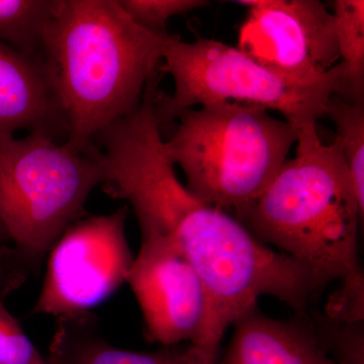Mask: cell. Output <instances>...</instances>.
I'll list each match as a JSON object with an SVG mask.
<instances>
[{
    "label": "cell",
    "mask_w": 364,
    "mask_h": 364,
    "mask_svg": "<svg viewBox=\"0 0 364 364\" xmlns=\"http://www.w3.org/2000/svg\"><path fill=\"white\" fill-rule=\"evenodd\" d=\"M167 36L136 25L119 0H58L40 63L77 151L135 111L160 71Z\"/></svg>",
    "instance_id": "cell-1"
},
{
    "label": "cell",
    "mask_w": 364,
    "mask_h": 364,
    "mask_svg": "<svg viewBox=\"0 0 364 364\" xmlns=\"http://www.w3.org/2000/svg\"><path fill=\"white\" fill-rule=\"evenodd\" d=\"M233 215L256 239L305 267L321 289L363 272L364 208L338 145L323 142L318 131L299 135L296 156Z\"/></svg>",
    "instance_id": "cell-2"
},
{
    "label": "cell",
    "mask_w": 364,
    "mask_h": 364,
    "mask_svg": "<svg viewBox=\"0 0 364 364\" xmlns=\"http://www.w3.org/2000/svg\"><path fill=\"white\" fill-rule=\"evenodd\" d=\"M296 142L293 127L264 107L227 102L182 112L164 146L186 188L233 215L267 188Z\"/></svg>",
    "instance_id": "cell-3"
},
{
    "label": "cell",
    "mask_w": 364,
    "mask_h": 364,
    "mask_svg": "<svg viewBox=\"0 0 364 364\" xmlns=\"http://www.w3.org/2000/svg\"><path fill=\"white\" fill-rule=\"evenodd\" d=\"M160 71L171 76V95L158 93L156 114L161 132L172 129L188 109L217 102L259 105L279 112L296 134L317 131L330 98H350L346 69L339 63L325 78L299 82L284 77L251 58L237 47L198 38L186 42L169 35Z\"/></svg>",
    "instance_id": "cell-4"
},
{
    "label": "cell",
    "mask_w": 364,
    "mask_h": 364,
    "mask_svg": "<svg viewBox=\"0 0 364 364\" xmlns=\"http://www.w3.org/2000/svg\"><path fill=\"white\" fill-rule=\"evenodd\" d=\"M102 181L95 145L82 152L43 133L0 139V225L33 269L85 218Z\"/></svg>",
    "instance_id": "cell-5"
},
{
    "label": "cell",
    "mask_w": 364,
    "mask_h": 364,
    "mask_svg": "<svg viewBox=\"0 0 364 364\" xmlns=\"http://www.w3.org/2000/svg\"><path fill=\"white\" fill-rule=\"evenodd\" d=\"M129 210L85 217L71 225L49 251L44 284L33 313L85 315L116 293L133 264L126 234Z\"/></svg>",
    "instance_id": "cell-6"
},
{
    "label": "cell",
    "mask_w": 364,
    "mask_h": 364,
    "mask_svg": "<svg viewBox=\"0 0 364 364\" xmlns=\"http://www.w3.org/2000/svg\"><path fill=\"white\" fill-rule=\"evenodd\" d=\"M248 7L238 49L275 73L299 81L325 78L339 63L334 16L318 0H243Z\"/></svg>",
    "instance_id": "cell-7"
},
{
    "label": "cell",
    "mask_w": 364,
    "mask_h": 364,
    "mask_svg": "<svg viewBox=\"0 0 364 364\" xmlns=\"http://www.w3.org/2000/svg\"><path fill=\"white\" fill-rule=\"evenodd\" d=\"M127 284L140 306L146 337L165 347L195 344L208 315L202 282L168 236L141 233Z\"/></svg>",
    "instance_id": "cell-8"
},
{
    "label": "cell",
    "mask_w": 364,
    "mask_h": 364,
    "mask_svg": "<svg viewBox=\"0 0 364 364\" xmlns=\"http://www.w3.org/2000/svg\"><path fill=\"white\" fill-rule=\"evenodd\" d=\"M215 364H331L311 321L277 320L257 308L233 325V334Z\"/></svg>",
    "instance_id": "cell-9"
},
{
    "label": "cell",
    "mask_w": 364,
    "mask_h": 364,
    "mask_svg": "<svg viewBox=\"0 0 364 364\" xmlns=\"http://www.w3.org/2000/svg\"><path fill=\"white\" fill-rule=\"evenodd\" d=\"M18 131L65 136L39 60L0 43V139Z\"/></svg>",
    "instance_id": "cell-10"
},
{
    "label": "cell",
    "mask_w": 364,
    "mask_h": 364,
    "mask_svg": "<svg viewBox=\"0 0 364 364\" xmlns=\"http://www.w3.org/2000/svg\"><path fill=\"white\" fill-rule=\"evenodd\" d=\"M54 364H191V347H164L153 352L117 348L95 334L85 315L60 318L50 347Z\"/></svg>",
    "instance_id": "cell-11"
},
{
    "label": "cell",
    "mask_w": 364,
    "mask_h": 364,
    "mask_svg": "<svg viewBox=\"0 0 364 364\" xmlns=\"http://www.w3.org/2000/svg\"><path fill=\"white\" fill-rule=\"evenodd\" d=\"M58 0H0V43L40 59Z\"/></svg>",
    "instance_id": "cell-12"
},
{
    "label": "cell",
    "mask_w": 364,
    "mask_h": 364,
    "mask_svg": "<svg viewBox=\"0 0 364 364\" xmlns=\"http://www.w3.org/2000/svg\"><path fill=\"white\" fill-rule=\"evenodd\" d=\"M336 128L335 143L343 156L355 195L364 208V102L342 95L330 98L325 116Z\"/></svg>",
    "instance_id": "cell-13"
},
{
    "label": "cell",
    "mask_w": 364,
    "mask_h": 364,
    "mask_svg": "<svg viewBox=\"0 0 364 364\" xmlns=\"http://www.w3.org/2000/svg\"><path fill=\"white\" fill-rule=\"evenodd\" d=\"M335 33L339 62L346 69L350 98L364 97V1L336 0L333 2Z\"/></svg>",
    "instance_id": "cell-14"
},
{
    "label": "cell",
    "mask_w": 364,
    "mask_h": 364,
    "mask_svg": "<svg viewBox=\"0 0 364 364\" xmlns=\"http://www.w3.org/2000/svg\"><path fill=\"white\" fill-rule=\"evenodd\" d=\"M311 323L330 363L364 364L363 322H339L318 314Z\"/></svg>",
    "instance_id": "cell-15"
},
{
    "label": "cell",
    "mask_w": 364,
    "mask_h": 364,
    "mask_svg": "<svg viewBox=\"0 0 364 364\" xmlns=\"http://www.w3.org/2000/svg\"><path fill=\"white\" fill-rule=\"evenodd\" d=\"M136 25L151 33L167 36L170 18L207 6L205 0H119Z\"/></svg>",
    "instance_id": "cell-16"
},
{
    "label": "cell",
    "mask_w": 364,
    "mask_h": 364,
    "mask_svg": "<svg viewBox=\"0 0 364 364\" xmlns=\"http://www.w3.org/2000/svg\"><path fill=\"white\" fill-rule=\"evenodd\" d=\"M0 364H54L44 358L0 299Z\"/></svg>",
    "instance_id": "cell-17"
},
{
    "label": "cell",
    "mask_w": 364,
    "mask_h": 364,
    "mask_svg": "<svg viewBox=\"0 0 364 364\" xmlns=\"http://www.w3.org/2000/svg\"><path fill=\"white\" fill-rule=\"evenodd\" d=\"M364 274L340 282L337 291L330 296L325 306L324 316L344 323L363 322Z\"/></svg>",
    "instance_id": "cell-18"
},
{
    "label": "cell",
    "mask_w": 364,
    "mask_h": 364,
    "mask_svg": "<svg viewBox=\"0 0 364 364\" xmlns=\"http://www.w3.org/2000/svg\"><path fill=\"white\" fill-rule=\"evenodd\" d=\"M6 235L0 232V299L18 289L33 269L16 247L6 245Z\"/></svg>",
    "instance_id": "cell-19"
},
{
    "label": "cell",
    "mask_w": 364,
    "mask_h": 364,
    "mask_svg": "<svg viewBox=\"0 0 364 364\" xmlns=\"http://www.w3.org/2000/svg\"><path fill=\"white\" fill-rule=\"evenodd\" d=\"M0 232H2V233L6 234V232H4V228L1 227V225H0Z\"/></svg>",
    "instance_id": "cell-20"
}]
</instances>
